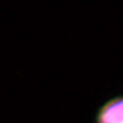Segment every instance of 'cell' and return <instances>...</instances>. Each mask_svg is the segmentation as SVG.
<instances>
[{"mask_svg":"<svg viewBox=\"0 0 123 123\" xmlns=\"http://www.w3.org/2000/svg\"><path fill=\"white\" fill-rule=\"evenodd\" d=\"M97 123H123V96L111 98L101 107Z\"/></svg>","mask_w":123,"mask_h":123,"instance_id":"6da1fadb","label":"cell"}]
</instances>
